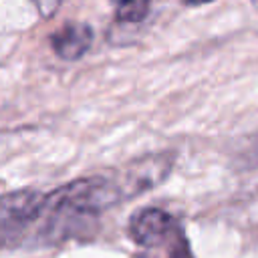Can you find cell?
<instances>
[{"mask_svg": "<svg viewBox=\"0 0 258 258\" xmlns=\"http://www.w3.org/2000/svg\"><path fill=\"white\" fill-rule=\"evenodd\" d=\"M250 2H252V6H254V8L258 10V0H250Z\"/></svg>", "mask_w": 258, "mask_h": 258, "instance_id": "cell-7", "label": "cell"}, {"mask_svg": "<svg viewBox=\"0 0 258 258\" xmlns=\"http://www.w3.org/2000/svg\"><path fill=\"white\" fill-rule=\"evenodd\" d=\"M208 2H214V0H183V4H189V6H202Z\"/></svg>", "mask_w": 258, "mask_h": 258, "instance_id": "cell-6", "label": "cell"}, {"mask_svg": "<svg viewBox=\"0 0 258 258\" xmlns=\"http://www.w3.org/2000/svg\"><path fill=\"white\" fill-rule=\"evenodd\" d=\"M93 42V30L83 22H69L50 36V46L56 56L64 60L81 58Z\"/></svg>", "mask_w": 258, "mask_h": 258, "instance_id": "cell-2", "label": "cell"}, {"mask_svg": "<svg viewBox=\"0 0 258 258\" xmlns=\"http://www.w3.org/2000/svg\"><path fill=\"white\" fill-rule=\"evenodd\" d=\"M32 4L36 6V10H38L40 16L48 18V16H52L58 10V6L62 4V0H32Z\"/></svg>", "mask_w": 258, "mask_h": 258, "instance_id": "cell-5", "label": "cell"}, {"mask_svg": "<svg viewBox=\"0 0 258 258\" xmlns=\"http://www.w3.org/2000/svg\"><path fill=\"white\" fill-rule=\"evenodd\" d=\"M131 240L145 248H159L183 234L177 218L161 208H143L135 212L127 228Z\"/></svg>", "mask_w": 258, "mask_h": 258, "instance_id": "cell-1", "label": "cell"}, {"mask_svg": "<svg viewBox=\"0 0 258 258\" xmlns=\"http://www.w3.org/2000/svg\"><path fill=\"white\" fill-rule=\"evenodd\" d=\"M117 8L115 16H117V22H123V24H137V22H143L145 16L149 14V8L155 0H111Z\"/></svg>", "mask_w": 258, "mask_h": 258, "instance_id": "cell-3", "label": "cell"}, {"mask_svg": "<svg viewBox=\"0 0 258 258\" xmlns=\"http://www.w3.org/2000/svg\"><path fill=\"white\" fill-rule=\"evenodd\" d=\"M151 254L147 256H141V258H194L191 250H189V244L185 240V236H177L175 240H171L169 244L165 246H159V248H149Z\"/></svg>", "mask_w": 258, "mask_h": 258, "instance_id": "cell-4", "label": "cell"}]
</instances>
